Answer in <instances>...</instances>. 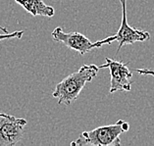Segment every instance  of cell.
I'll use <instances>...</instances> for the list:
<instances>
[{
  "label": "cell",
  "instance_id": "6da1fadb",
  "mask_svg": "<svg viewBox=\"0 0 154 146\" xmlns=\"http://www.w3.org/2000/svg\"><path fill=\"white\" fill-rule=\"evenodd\" d=\"M99 69V66L94 64L82 66L79 71L69 75L57 84L52 96L57 98L58 104L71 105L78 99L85 85L96 77Z\"/></svg>",
  "mask_w": 154,
  "mask_h": 146
},
{
  "label": "cell",
  "instance_id": "7a4b0ae2",
  "mask_svg": "<svg viewBox=\"0 0 154 146\" xmlns=\"http://www.w3.org/2000/svg\"><path fill=\"white\" fill-rule=\"evenodd\" d=\"M130 129L129 123L120 120L114 125L99 126L92 130L84 132L76 141L71 145L85 146H119L121 145L120 135Z\"/></svg>",
  "mask_w": 154,
  "mask_h": 146
},
{
  "label": "cell",
  "instance_id": "3957f363",
  "mask_svg": "<svg viewBox=\"0 0 154 146\" xmlns=\"http://www.w3.org/2000/svg\"><path fill=\"white\" fill-rule=\"evenodd\" d=\"M52 39L56 42L62 43L70 49L79 52L81 55H85L88 52H91L94 48L101 47L103 44H106L105 39H101L96 42H91L85 35L78 32H65L62 28H56L51 32Z\"/></svg>",
  "mask_w": 154,
  "mask_h": 146
},
{
  "label": "cell",
  "instance_id": "277c9868",
  "mask_svg": "<svg viewBox=\"0 0 154 146\" xmlns=\"http://www.w3.org/2000/svg\"><path fill=\"white\" fill-rule=\"evenodd\" d=\"M27 120L0 112V146H14L24 135Z\"/></svg>",
  "mask_w": 154,
  "mask_h": 146
},
{
  "label": "cell",
  "instance_id": "5b68a950",
  "mask_svg": "<svg viewBox=\"0 0 154 146\" xmlns=\"http://www.w3.org/2000/svg\"><path fill=\"white\" fill-rule=\"evenodd\" d=\"M106 63L100 65L99 68H108L110 71V93L117 91H130L131 88L133 74L128 68V63L116 61L106 57Z\"/></svg>",
  "mask_w": 154,
  "mask_h": 146
},
{
  "label": "cell",
  "instance_id": "8992f818",
  "mask_svg": "<svg viewBox=\"0 0 154 146\" xmlns=\"http://www.w3.org/2000/svg\"><path fill=\"white\" fill-rule=\"evenodd\" d=\"M122 4V23L120 26L118 32L114 35H111L114 41H118L119 45L117 52L126 44H134L136 42H143L150 38L148 32L141 31L136 28H133L128 24L127 20V0H120Z\"/></svg>",
  "mask_w": 154,
  "mask_h": 146
},
{
  "label": "cell",
  "instance_id": "52a82bcc",
  "mask_svg": "<svg viewBox=\"0 0 154 146\" xmlns=\"http://www.w3.org/2000/svg\"><path fill=\"white\" fill-rule=\"evenodd\" d=\"M15 1L32 16L53 17L55 14L53 7L46 5L42 0H15Z\"/></svg>",
  "mask_w": 154,
  "mask_h": 146
},
{
  "label": "cell",
  "instance_id": "ba28073f",
  "mask_svg": "<svg viewBox=\"0 0 154 146\" xmlns=\"http://www.w3.org/2000/svg\"><path fill=\"white\" fill-rule=\"evenodd\" d=\"M24 31L20 32H14L11 33H4V35H0V41L4 39H11V38H22V36L24 35Z\"/></svg>",
  "mask_w": 154,
  "mask_h": 146
},
{
  "label": "cell",
  "instance_id": "9c48e42d",
  "mask_svg": "<svg viewBox=\"0 0 154 146\" xmlns=\"http://www.w3.org/2000/svg\"><path fill=\"white\" fill-rule=\"evenodd\" d=\"M137 73H138L141 76H152L154 77V71L148 69H137Z\"/></svg>",
  "mask_w": 154,
  "mask_h": 146
},
{
  "label": "cell",
  "instance_id": "30bf717a",
  "mask_svg": "<svg viewBox=\"0 0 154 146\" xmlns=\"http://www.w3.org/2000/svg\"><path fill=\"white\" fill-rule=\"evenodd\" d=\"M0 29H1V31L4 32V33H8V31H7V29L4 27H1V26H0Z\"/></svg>",
  "mask_w": 154,
  "mask_h": 146
}]
</instances>
